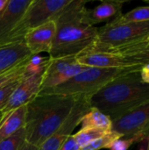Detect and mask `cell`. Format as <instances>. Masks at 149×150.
<instances>
[{
	"label": "cell",
	"mask_w": 149,
	"mask_h": 150,
	"mask_svg": "<svg viewBox=\"0 0 149 150\" xmlns=\"http://www.w3.org/2000/svg\"><path fill=\"white\" fill-rule=\"evenodd\" d=\"M106 52L125 56L134 65H145L149 63V41L147 40L117 47Z\"/></svg>",
	"instance_id": "obj_17"
},
{
	"label": "cell",
	"mask_w": 149,
	"mask_h": 150,
	"mask_svg": "<svg viewBox=\"0 0 149 150\" xmlns=\"http://www.w3.org/2000/svg\"><path fill=\"white\" fill-rule=\"evenodd\" d=\"M149 100V83L141 80V70L120 76L100 89L89 99L112 120L132 111Z\"/></svg>",
	"instance_id": "obj_3"
},
{
	"label": "cell",
	"mask_w": 149,
	"mask_h": 150,
	"mask_svg": "<svg viewBox=\"0 0 149 150\" xmlns=\"http://www.w3.org/2000/svg\"><path fill=\"white\" fill-rule=\"evenodd\" d=\"M26 142L25 128H22L14 134L0 142V150H20Z\"/></svg>",
	"instance_id": "obj_23"
},
{
	"label": "cell",
	"mask_w": 149,
	"mask_h": 150,
	"mask_svg": "<svg viewBox=\"0 0 149 150\" xmlns=\"http://www.w3.org/2000/svg\"><path fill=\"white\" fill-rule=\"evenodd\" d=\"M148 36L149 21L125 24L109 22L98 29L95 43L83 53L106 52L117 47L145 40Z\"/></svg>",
	"instance_id": "obj_5"
},
{
	"label": "cell",
	"mask_w": 149,
	"mask_h": 150,
	"mask_svg": "<svg viewBox=\"0 0 149 150\" xmlns=\"http://www.w3.org/2000/svg\"><path fill=\"white\" fill-rule=\"evenodd\" d=\"M32 0H9L0 13V45L14 42L11 34Z\"/></svg>",
	"instance_id": "obj_12"
},
{
	"label": "cell",
	"mask_w": 149,
	"mask_h": 150,
	"mask_svg": "<svg viewBox=\"0 0 149 150\" xmlns=\"http://www.w3.org/2000/svg\"><path fill=\"white\" fill-rule=\"evenodd\" d=\"M139 150H148V141L147 140H143L142 142H141V146Z\"/></svg>",
	"instance_id": "obj_29"
},
{
	"label": "cell",
	"mask_w": 149,
	"mask_h": 150,
	"mask_svg": "<svg viewBox=\"0 0 149 150\" xmlns=\"http://www.w3.org/2000/svg\"><path fill=\"white\" fill-rule=\"evenodd\" d=\"M49 61H50L49 56L44 57L41 56L40 54L31 55L25 64L23 76H30L44 75L48 66Z\"/></svg>",
	"instance_id": "obj_19"
},
{
	"label": "cell",
	"mask_w": 149,
	"mask_h": 150,
	"mask_svg": "<svg viewBox=\"0 0 149 150\" xmlns=\"http://www.w3.org/2000/svg\"><path fill=\"white\" fill-rule=\"evenodd\" d=\"M80 149L81 148L76 142L75 138L73 137V134H71L59 150H80Z\"/></svg>",
	"instance_id": "obj_26"
},
{
	"label": "cell",
	"mask_w": 149,
	"mask_h": 150,
	"mask_svg": "<svg viewBox=\"0 0 149 150\" xmlns=\"http://www.w3.org/2000/svg\"><path fill=\"white\" fill-rule=\"evenodd\" d=\"M141 80L146 83H149V63L143 65V67L141 69Z\"/></svg>",
	"instance_id": "obj_27"
},
{
	"label": "cell",
	"mask_w": 149,
	"mask_h": 150,
	"mask_svg": "<svg viewBox=\"0 0 149 150\" xmlns=\"http://www.w3.org/2000/svg\"><path fill=\"white\" fill-rule=\"evenodd\" d=\"M147 2H148V4H149V0H148V1H147Z\"/></svg>",
	"instance_id": "obj_33"
},
{
	"label": "cell",
	"mask_w": 149,
	"mask_h": 150,
	"mask_svg": "<svg viewBox=\"0 0 149 150\" xmlns=\"http://www.w3.org/2000/svg\"><path fill=\"white\" fill-rule=\"evenodd\" d=\"M28 60V59H27ZM26 60V61H27ZM26 61L23 62L22 63H20L19 65L16 66L15 68H13L11 70H8L7 72L0 75V86L2 84H4V83H6L7 81L11 80V78H13L14 76L19 75V74H22L24 72V67H25V64L26 62Z\"/></svg>",
	"instance_id": "obj_25"
},
{
	"label": "cell",
	"mask_w": 149,
	"mask_h": 150,
	"mask_svg": "<svg viewBox=\"0 0 149 150\" xmlns=\"http://www.w3.org/2000/svg\"><path fill=\"white\" fill-rule=\"evenodd\" d=\"M2 116H3V113L0 112V120H1V119H2Z\"/></svg>",
	"instance_id": "obj_31"
},
{
	"label": "cell",
	"mask_w": 149,
	"mask_h": 150,
	"mask_svg": "<svg viewBox=\"0 0 149 150\" xmlns=\"http://www.w3.org/2000/svg\"><path fill=\"white\" fill-rule=\"evenodd\" d=\"M109 132L111 131H105L97 128H81L77 133L73 134V137L75 138L76 142L80 146V148H82L90 143L91 142L104 136Z\"/></svg>",
	"instance_id": "obj_22"
},
{
	"label": "cell",
	"mask_w": 149,
	"mask_h": 150,
	"mask_svg": "<svg viewBox=\"0 0 149 150\" xmlns=\"http://www.w3.org/2000/svg\"><path fill=\"white\" fill-rule=\"evenodd\" d=\"M143 65L126 68L86 67L66 83L52 89L40 91L39 94H56L90 98L113 79L125 74L141 70Z\"/></svg>",
	"instance_id": "obj_4"
},
{
	"label": "cell",
	"mask_w": 149,
	"mask_h": 150,
	"mask_svg": "<svg viewBox=\"0 0 149 150\" xmlns=\"http://www.w3.org/2000/svg\"><path fill=\"white\" fill-rule=\"evenodd\" d=\"M26 105H23L7 113H3L0 120V142L14 134L25 127Z\"/></svg>",
	"instance_id": "obj_15"
},
{
	"label": "cell",
	"mask_w": 149,
	"mask_h": 150,
	"mask_svg": "<svg viewBox=\"0 0 149 150\" xmlns=\"http://www.w3.org/2000/svg\"><path fill=\"white\" fill-rule=\"evenodd\" d=\"M80 125L81 128H97L112 131V120L98 109L91 107L82 118Z\"/></svg>",
	"instance_id": "obj_18"
},
{
	"label": "cell",
	"mask_w": 149,
	"mask_h": 150,
	"mask_svg": "<svg viewBox=\"0 0 149 150\" xmlns=\"http://www.w3.org/2000/svg\"><path fill=\"white\" fill-rule=\"evenodd\" d=\"M78 98L38 94L32 99L26 105V142L39 148L64 123Z\"/></svg>",
	"instance_id": "obj_2"
},
{
	"label": "cell",
	"mask_w": 149,
	"mask_h": 150,
	"mask_svg": "<svg viewBox=\"0 0 149 150\" xmlns=\"http://www.w3.org/2000/svg\"><path fill=\"white\" fill-rule=\"evenodd\" d=\"M88 98L79 97L71 112L60 128L47 139L38 150H59L67 139L72 134L75 128L80 125L83 115L90 109Z\"/></svg>",
	"instance_id": "obj_8"
},
{
	"label": "cell",
	"mask_w": 149,
	"mask_h": 150,
	"mask_svg": "<svg viewBox=\"0 0 149 150\" xmlns=\"http://www.w3.org/2000/svg\"><path fill=\"white\" fill-rule=\"evenodd\" d=\"M149 21V5L137 7L126 14H121L119 17L111 21L114 24H125L132 22H146Z\"/></svg>",
	"instance_id": "obj_20"
},
{
	"label": "cell",
	"mask_w": 149,
	"mask_h": 150,
	"mask_svg": "<svg viewBox=\"0 0 149 150\" xmlns=\"http://www.w3.org/2000/svg\"></svg>",
	"instance_id": "obj_34"
},
{
	"label": "cell",
	"mask_w": 149,
	"mask_h": 150,
	"mask_svg": "<svg viewBox=\"0 0 149 150\" xmlns=\"http://www.w3.org/2000/svg\"><path fill=\"white\" fill-rule=\"evenodd\" d=\"M149 123V100L139 107L112 120V131L130 137Z\"/></svg>",
	"instance_id": "obj_9"
},
{
	"label": "cell",
	"mask_w": 149,
	"mask_h": 150,
	"mask_svg": "<svg viewBox=\"0 0 149 150\" xmlns=\"http://www.w3.org/2000/svg\"><path fill=\"white\" fill-rule=\"evenodd\" d=\"M38 149H39V148H38V147L33 146V145H32V144H30V143H28V142H25V143L23 145V147L21 148V149L20 150H38Z\"/></svg>",
	"instance_id": "obj_28"
},
{
	"label": "cell",
	"mask_w": 149,
	"mask_h": 150,
	"mask_svg": "<svg viewBox=\"0 0 149 150\" xmlns=\"http://www.w3.org/2000/svg\"><path fill=\"white\" fill-rule=\"evenodd\" d=\"M82 65L96 68H126L134 64L125 56L107 52H87L76 56Z\"/></svg>",
	"instance_id": "obj_13"
},
{
	"label": "cell",
	"mask_w": 149,
	"mask_h": 150,
	"mask_svg": "<svg viewBox=\"0 0 149 150\" xmlns=\"http://www.w3.org/2000/svg\"><path fill=\"white\" fill-rule=\"evenodd\" d=\"M138 142L136 136H130V137H123L117 140L112 147L109 149L110 150H127L133 143Z\"/></svg>",
	"instance_id": "obj_24"
},
{
	"label": "cell",
	"mask_w": 149,
	"mask_h": 150,
	"mask_svg": "<svg viewBox=\"0 0 149 150\" xmlns=\"http://www.w3.org/2000/svg\"><path fill=\"white\" fill-rule=\"evenodd\" d=\"M31 55L24 40L0 45V75L26 61Z\"/></svg>",
	"instance_id": "obj_14"
},
{
	"label": "cell",
	"mask_w": 149,
	"mask_h": 150,
	"mask_svg": "<svg viewBox=\"0 0 149 150\" xmlns=\"http://www.w3.org/2000/svg\"><path fill=\"white\" fill-rule=\"evenodd\" d=\"M86 67L79 63L76 56L74 55L50 58L48 66L43 75L40 91L52 89L66 83Z\"/></svg>",
	"instance_id": "obj_7"
},
{
	"label": "cell",
	"mask_w": 149,
	"mask_h": 150,
	"mask_svg": "<svg viewBox=\"0 0 149 150\" xmlns=\"http://www.w3.org/2000/svg\"><path fill=\"white\" fill-rule=\"evenodd\" d=\"M55 31V22L50 20L27 32L24 37V42L31 54H40L41 53L49 54L54 40Z\"/></svg>",
	"instance_id": "obj_11"
},
{
	"label": "cell",
	"mask_w": 149,
	"mask_h": 150,
	"mask_svg": "<svg viewBox=\"0 0 149 150\" xmlns=\"http://www.w3.org/2000/svg\"><path fill=\"white\" fill-rule=\"evenodd\" d=\"M70 2L71 0H32L13 29L11 41L24 40L27 32L53 20Z\"/></svg>",
	"instance_id": "obj_6"
},
{
	"label": "cell",
	"mask_w": 149,
	"mask_h": 150,
	"mask_svg": "<svg viewBox=\"0 0 149 150\" xmlns=\"http://www.w3.org/2000/svg\"><path fill=\"white\" fill-rule=\"evenodd\" d=\"M147 40H148V41H149V36H148V39H147Z\"/></svg>",
	"instance_id": "obj_32"
},
{
	"label": "cell",
	"mask_w": 149,
	"mask_h": 150,
	"mask_svg": "<svg viewBox=\"0 0 149 150\" xmlns=\"http://www.w3.org/2000/svg\"><path fill=\"white\" fill-rule=\"evenodd\" d=\"M86 3L84 0H71L53 19L56 31L48 54L50 58L77 56L95 43L98 28L89 18Z\"/></svg>",
	"instance_id": "obj_1"
},
{
	"label": "cell",
	"mask_w": 149,
	"mask_h": 150,
	"mask_svg": "<svg viewBox=\"0 0 149 150\" xmlns=\"http://www.w3.org/2000/svg\"><path fill=\"white\" fill-rule=\"evenodd\" d=\"M120 138H123L122 134L112 130L104 136L82 147L80 150H101L103 149H110L112 145Z\"/></svg>",
	"instance_id": "obj_21"
},
{
	"label": "cell",
	"mask_w": 149,
	"mask_h": 150,
	"mask_svg": "<svg viewBox=\"0 0 149 150\" xmlns=\"http://www.w3.org/2000/svg\"><path fill=\"white\" fill-rule=\"evenodd\" d=\"M124 1H103L94 9L88 11L89 18L93 25L98 23L111 22L119 17Z\"/></svg>",
	"instance_id": "obj_16"
},
{
	"label": "cell",
	"mask_w": 149,
	"mask_h": 150,
	"mask_svg": "<svg viewBox=\"0 0 149 150\" xmlns=\"http://www.w3.org/2000/svg\"><path fill=\"white\" fill-rule=\"evenodd\" d=\"M9 0H0V13L4 10L5 6L7 5Z\"/></svg>",
	"instance_id": "obj_30"
},
{
	"label": "cell",
	"mask_w": 149,
	"mask_h": 150,
	"mask_svg": "<svg viewBox=\"0 0 149 150\" xmlns=\"http://www.w3.org/2000/svg\"><path fill=\"white\" fill-rule=\"evenodd\" d=\"M43 75L24 76L19 81L16 89L11 95L2 113H7L23 105H26L40 92Z\"/></svg>",
	"instance_id": "obj_10"
}]
</instances>
